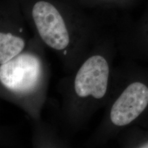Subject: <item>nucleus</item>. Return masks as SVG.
<instances>
[{
    "instance_id": "obj_3",
    "label": "nucleus",
    "mask_w": 148,
    "mask_h": 148,
    "mask_svg": "<svg viewBox=\"0 0 148 148\" xmlns=\"http://www.w3.org/2000/svg\"><path fill=\"white\" fill-rule=\"evenodd\" d=\"M110 66L104 56L88 55L71 73L60 79L58 119L64 131L76 133L84 124L93 104L106 97L108 90Z\"/></svg>"
},
{
    "instance_id": "obj_8",
    "label": "nucleus",
    "mask_w": 148,
    "mask_h": 148,
    "mask_svg": "<svg viewBox=\"0 0 148 148\" xmlns=\"http://www.w3.org/2000/svg\"><path fill=\"white\" fill-rule=\"evenodd\" d=\"M139 147H140V148H148V142L143 144L142 145H140Z\"/></svg>"
},
{
    "instance_id": "obj_7",
    "label": "nucleus",
    "mask_w": 148,
    "mask_h": 148,
    "mask_svg": "<svg viewBox=\"0 0 148 148\" xmlns=\"http://www.w3.org/2000/svg\"><path fill=\"white\" fill-rule=\"evenodd\" d=\"M75 3H77V5H79L81 8H84V7L88 5L89 3L91 2V1H103V0H73Z\"/></svg>"
},
{
    "instance_id": "obj_5",
    "label": "nucleus",
    "mask_w": 148,
    "mask_h": 148,
    "mask_svg": "<svg viewBox=\"0 0 148 148\" xmlns=\"http://www.w3.org/2000/svg\"><path fill=\"white\" fill-rule=\"evenodd\" d=\"M147 105L148 87L141 82H133L114 100L109 112V120L114 126H125L136 119Z\"/></svg>"
},
{
    "instance_id": "obj_1",
    "label": "nucleus",
    "mask_w": 148,
    "mask_h": 148,
    "mask_svg": "<svg viewBox=\"0 0 148 148\" xmlns=\"http://www.w3.org/2000/svg\"><path fill=\"white\" fill-rule=\"evenodd\" d=\"M32 34L71 73L88 55L89 25L82 8L73 0H20Z\"/></svg>"
},
{
    "instance_id": "obj_4",
    "label": "nucleus",
    "mask_w": 148,
    "mask_h": 148,
    "mask_svg": "<svg viewBox=\"0 0 148 148\" xmlns=\"http://www.w3.org/2000/svg\"><path fill=\"white\" fill-rule=\"evenodd\" d=\"M32 36L20 0H0V65L23 51Z\"/></svg>"
},
{
    "instance_id": "obj_6",
    "label": "nucleus",
    "mask_w": 148,
    "mask_h": 148,
    "mask_svg": "<svg viewBox=\"0 0 148 148\" xmlns=\"http://www.w3.org/2000/svg\"><path fill=\"white\" fill-rule=\"evenodd\" d=\"M32 145L34 147H66L69 146L53 127L43 120L32 123Z\"/></svg>"
},
{
    "instance_id": "obj_2",
    "label": "nucleus",
    "mask_w": 148,
    "mask_h": 148,
    "mask_svg": "<svg viewBox=\"0 0 148 148\" xmlns=\"http://www.w3.org/2000/svg\"><path fill=\"white\" fill-rule=\"evenodd\" d=\"M46 47L33 34L25 49L0 65V86L32 123L41 121L51 70Z\"/></svg>"
}]
</instances>
